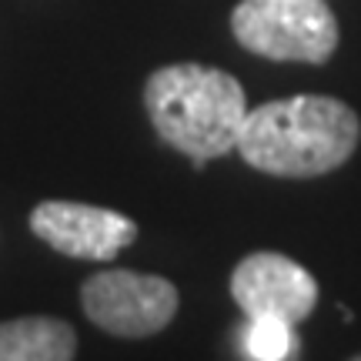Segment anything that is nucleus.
Here are the masks:
<instances>
[{
	"instance_id": "nucleus-3",
	"label": "nucleus",
	"mask_w": 361,
	"mask_h": 361,
	"mask_svg": "<svg viewBox=\"0 0 361 361\" xmlns=\"http://www.w3.org/2000/svg\"><path fill=\"white\" fill-rule=\"evenodd\" d=\"M231 30L245 51L268 61L324 64L338 47V20L324 0H241Z\"/></svg>"
},
{
	"instance_id": "nucleus-7",
	"label": "nucleus",
	"mask_w": 361,
	"mask_h": 361,
	"mask_svg": "<svg viewBox=\"0 0 361 361\" xmlns=\"http://www.w3.org/2000/svg\"><path fill=\"white\" fill-rule=\"evenodd\" d=\"M78 335L61 318L0 322V361H74Z\"/></svg>"
},
{
	"instance_id": "nucleus-4",
	"label": "nucleus",
	"mask_w": 361,
	"mask_h": 361,
	"mask_svg": "<svg viewBox=\"0 0 361 361\" xmlns=\"http://www.w3.org/2000/svg\"><path fill=\"white\" fill-rule=\"evenodd\" d=\"M84 314L117 338H147L168 328L178 314V288L168 278L157 274H137V271H101L87 278L84 291Z\"/></svg>"
},
{
	"instance_id": "nucleus-1",
	"label": "nucleus",
	"mask_w": 361,
	"mask_h": 361,
	"mask_svg": "<svg viewBox=\"0 0 361 361\" xmlns=\"http://www.w3.org/2000/svg\"><path fill=\"white\" fill-rule=\"evenodd\" d=\"M361 137L358 114L338 97L298 94L247 111L238 151L274 178H318L341 168Z\"/></svg>"
},
{
	"instance_id": "nucleus-5",
	"label": "nucleus",
	"mask_w": 361,
	"mask_h": 361,
	"mask_svg": "<svg viewBox=\"0 0 361 361\" xmlns=\"http://www.w3.org/2000/svg\"><path fill=\"white\" fill-rule=\"evenodd\" d=\"M231 298L247 318H281L298 324L318 305V281L308 268L278 251H255L234 268Z\"/></svg>"
},
{
	"instance_id": "nucleus-9",
	"label": "nucleus",
	"mask_w": 361,
	"mask_h": 361,
	"mask_svg": "<svg viewBox=\"0 0 361 361\" xmlns=\"http://www.w3.org/2000/svg\"><path fill=\"white\" fill-rule=\"evenodd\" d=\"M351 361H361V355H358V358H351Z\"/></svg>"
},
{
	"instance_id": "nucleus-6",
	"label": "nucleus",
	"mask_w": 361,
	"mask_h": 361,
	"mask_svg": "<svg viewBox=\"0 0 361 361\" xmlns=\"http://www.w3.org/2000/svg\"><path fill=\"white\" fill-rule=\"evenodd\" d=\"M30 231L67 258L111 261L134 245L137 224L117 211L78 201H40L30 211Z\"/></svg>"
},
{
	"instance_id": "nucleus-2",
	"label": "nucleus",
	"mask_w": 361,
	"mask_h": 361,
	"mask_svg": "<svg viewBox=\"0 0 361 361\" xmlns=\"http://www.w3.org/2000/svg\"><path fill=\"white\" fill-rule=\"evenodd\" d=\"M144 104L154 130L194 168L231 154L247 117L245 87L218 67L171 64L147 78Z\"/></svg>"
},
{
	"instance_id": "nucleus-8",
	"label": "nucleus",
	"mask_w": 361,
	"mask_h": 361,
	"mask_svg": "<svg viewBox=\"0 0 361 361\" xmlns=\"http://www.w3.org/2000/svg\"><path fill=\"white\" fill-rule=\"evenodd\" d=\"M241 348L251 361H288L298 351L295 324L281 318H247Z\"/></svg>"
}]
</instances>
